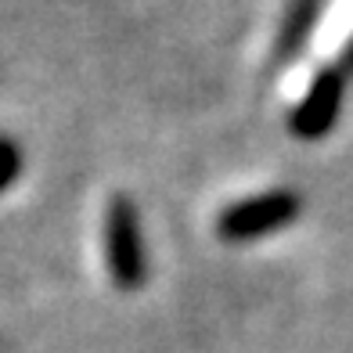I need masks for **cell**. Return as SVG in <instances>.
<instances>
[{"label":"cell","mask_w":353,"mask_h":353,"mask_svg":"<svg viewBox=\"0 0 353 353\" xmlns=\"http://www.w3.org/2000/svg\"><path fill=\"white\" fill-rule=\"evenodd\" d=\"M22 166H26V155H22V144L14 141L11 134H0V195L11 191L22 176Z\"/></svg>","instance_id":"5b68a950"},{"label":"cell","mask_w":353,"mask_h":353,"mask_svg":"<svg viewBox=\"0 0 353 353\" xmlns=\"http://www.w3.org/2000/svg\"><path fill=\"white\" fill-rule=\"evenodd\" d=\"M346 101V72L343 69H321L314 76L310 90L299 98V105L288 112V130L299 141H321L339 123V112Z\"/></svg>","instance_id":"3957f363"},{"label":"cell","mask_w":353,"mask_h":353,"mask_svg":"<svg viewBox=\"0 0 353 353\" xmlns=\"http://www.w3.org/2000/svg\"><path fill=\"white\" fill-rule=\"evenodd\" d=\"M339 61H343V65H339L343 72H353V40L343 47V58H339Z\"/></svg>","instance_id":"8992f818"},{"label":"cell","mask_w":353,"mask_h":353,"mask_svg":"<svg viewBox=\"0 0 353 353\" xmlns=\"http://www.w3.org/2000/svg\"><path fill=\"white\" fill-rule=\"evenodd\" d=\"M325 4L328 0H292V8H288L285 22L274 37V61H288L307 47V40L314 37V26L325 14Z\"/></svg>","instance_id":"277c9868"},{"label":"cell","mask_w":353,"mask_h":353,"mask_svg":"<svg viewBox=\"0 0 353 353\" xmlns=\"http://www.w3.org/2000/svg\"><path fill=\"white\" fill-rule=\"evenodd\" d=\"M101 234H105L101 245H105V267L112 285L123 288V292L141 288L148 281V245H144L141 213L130 195H112Z\"/></svg>","instance_id":"6da1fadb"},{"label":"cell","mask_w":353,"mask_h":353,"mask_svg":"<svg viewBox=\"0 0 353 353\" xmlns=\"http://www.w3.org/2000/svg\"><path fill=\"white\" fill-rule=\"evenodd\" d=\"M303 213V199L288 188H270L260 195L238 199L216 216V234L220 242L231 245H249V242H263V238L285 231L288 223H296Z\"/></svg>","instance_id":"7a4b0ae2"}]
</instances>
